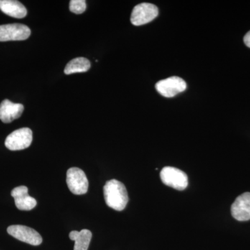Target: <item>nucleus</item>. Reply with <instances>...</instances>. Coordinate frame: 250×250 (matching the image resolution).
Masks as SVG:
<instances>
[{
	"instance_id": "1a4fd4ad",
	"label": "nucleus",
	"mask_w": 250,
	"mask_h": 250,
	"mask_svg": "<svg viewBox=\"0 0 250 250\" xmlns=\"http://www.w3.org/2000/svg\"><path fill=\"white\" fill-rule=\"evenodd\" d=\"M231 213L238 221L250 220V192H244L237 197L231 205Z\"/></svg>"
},
{
	"instance_id": "39448f33",
	"label": "nucleus",
	"mask_w": 250,
	"mask_h": 250,
	"mask_svg": "<svg viewBox=\"0 0 250 250\" xmlns=\"http://www.w3.org/2000/svg\"><path fill=\"white\" fill-rule=\"evenodd\" d=\"M159 9L150 3H141L136 5L131 16V22L135 26L147 24L157 17Z\"/></svg>"
},
{
	"instance_id": "7ed1b4c3",
	"label": "nucleus",
	"mask_w": 250,
	"mask_h": 250,
	"mask_svg": "<svg viewBox=\"0 0 250 250\" xmlns=\"http://www.w3.org/2000/svg\"><path fill=\"white\" fill-rule=\"evenodd\" d=\"M32 140V131L29 128H21L7 136L5 146L11 151L22 150L31 146Z\"/></svg>"
},
{
	"instance_id": "0eeeda50",
	"label": "nucleus",
	"mask_w": 250,
	"mask_h": 250,
	"mask_svg": "<svg viewBox=\"0 0 250 250\" xmlns=\"http://www.w3.org/2000/svg\"><path fill=\"white\" fill-rule=\"evenodd\" d=\"M30 35V29L24 24H9L0 25V42L24 41Z\"/></svg>"
},
{
	"instance_id": "f257e3e1",
	"label": "nucleus",
	"mask_w": 250,
	"mask_h": 250,
	"mask_svg": "<svg viewBox=\"0 0 250 250\" xmlns=\"http://www.w3.org/2000/svg\"><path fill=\"white\" fill-rule=\"evenodd\" d=\"M104 195L108 207L118 211L124 210L129 202L126 187L116 179L106 182L104 187Z\"/></svg>"
},
{
	"instance_id": "dca6fc26",
	"label": "nucleus",
	"mask_w": 250,
	"mask_h": 250,
	"mask_svg": "<svg viewBox=\"0 0 250 250\" xmlns=\"http://www.w3.org/2000/svg\"><path fill=\"white\" fill-rule=\"evenodd\" d=\"M244 42L250 48V31L247 33L246 35L244 36Z\"/></svg>"
},
{
	"instance_id": "4468645a",
	"label": "nucleus",
	"mask_w": 250,
	"mask_h": 250,
	"mask_svg": "<svg viewBox=\"0 0 250 250\" xmlns=\"http://www.w3.org/2000/svg\"><path fill=\"white\" fill-rule=\"evenodd\" d=\"M90 67V62L88 59L83 57H78L72 59L67 64L64 70V73L69 75L79 72H85L88 71Z\"/></svg>"
},
{
	"instance_id": "9d476101",
	"label": "nucleus",
	"mask_w": 250,
	"mask_h": 250,
	"mask_svg": "<svg viewBox=\"0 0 250 250\" xmlns=\"http://www.w3.org/2000/svg\"><path fill=\"white\" fill-rule=\"evenodd\" d=\"M16 207L21 210H30L35 208L37 202L28 193V188L24 186L15 188L11 191Z\"/></svg>"
},
{
	"instance_id": "20e7f679",
	"label": "nucleus",
	"mask_w": 250,
	"mask_h": 250,
	"mask_svg": "<svg viewBox=\"0 0 250 250\" xmlns=\"http://www.w3.org/2000/svg\"><path fill=\"white\" fill-rule=\"evenodd\" d=\"M66 182L68 188L75 195L86 193L88 190V180L83 170L78 167H71L67 172Z\"/></svg>"
},
{
	"instance_id": "6e6552de",
	"label": "nucleus",
	"mask_w": 250,
	"mask_h": 250,
	"mask_svg": "<svg viewBox=\"0 0 250 250\" xmlns=\"http://www.w3.org/2000/svg\"><path fill=\"white\" fill-rule=\"evenodd\" d=\"M157 91L166 98H172L187 88L185 81L178 77H171L159 81L155 85Z\"/></svg>"
},
{
	"instance_id": "9b49d317",
	"label": "nucleus",
	"mask_w": 250,
	"mask_h": 250,
	"mask_svg": "<svg viewBox=\"0 0 250 250\" xmlns=\"http://www.w3.org/2000/svg\"><path fill=\"white\" fill-rule=\"evenodd\" d=\"M24 106L21 104L14 103L9 100H4L0 104V121L10 123L22 116Z\"/></svg>"
},
{
	"instance_id": "ddd939ff",
	"label": "nucleus",
	"mask_w": 250,
	"mask_h": 250,
	"mask_svg": "<svg viewBox=\"0 0 250 250\" xmlns=\"http://www.w3.org/2000/svg\"><path fill=\"white\" fill-rule=\"evenodd\" d=\"M70 240L75 242L74 250H88L92 238L91 231L88 229L72 231L69 234Z\"/></svg>"
},
{
	"instance_id": "f03ea898",
	"label": "nucleus",
	"mask_w": 250,
	"mask_h": 250,
	"mask_svg": "<svg viewBox=\"0 0 250 250\" xmlns=\"http://www.w3.org/2000/svg\"><path fill=\"white\" fill-rule=\"evenodd\" d=\"M161 182L167 187L178 190H184L188 184L187 174L176 167L166 166L160 172Z\"/></svg>"
},
{
	"instance_id": "423d86ee",
	"label": "nucleus",
	"mask_w": 250,
	"mask_h": 250,
	"mask_svg": "<svg viewBox=\"0 0 250 250\" xmlns=\"http://www.w3.org/2000/svg\"><path fill=\"white\" fill-rule=\"evenodd\" d=\"M7 232L16 239L31 246H39L42 242L40 233L34 229L24 225H11L7 228Z\"/></svg>"
},
{
	"instance_id": "f8f14e48",
	"label": "nucleus",
	"mask_w": 250,
	"mask_h": 250,
	"mask_svg": "<svg viewBox=\"0 0 250 250\" xmlns=\"http://www.w3.org/2000/svg\"><path fill=\"white\" fill-rule=\"evenodd\" d=\"M0 10L11 17L21 19L27 14L25 6L16 0H0Z\"/></svg>"
},
{
	"instance_id": "2eb2a0df",
	"label": "nucleus",
	"mask_w": 250,
	"mask_h": 250,
	"mask_svg": "<svg viewBox=\"0 0 250 250\" xmlns=\"http://www.w3.org/2000/svg\"><path fill=\"white\" fill-rule=\"evenodd\" d=\"M86 9L85 0H71L70 1V10L75 14H82Z\"/></svg>"
}]
</instances>
